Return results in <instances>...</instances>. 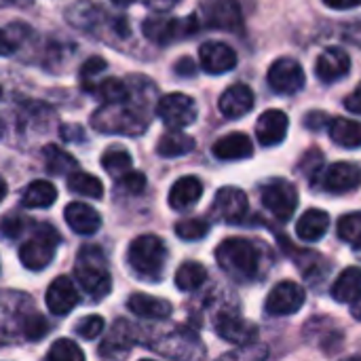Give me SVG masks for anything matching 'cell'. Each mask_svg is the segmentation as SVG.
Masks as SVG:
<instances>
[{
	"label": "cell",
	"instance_id": "11",
	"mask_svg": "<svg viewBox=\"0 0 361 361\" xmlns=\"http://www.w3.org/2000/svg\"><path fill=\"white\" fill-rule=\"evenodd\" d=\"M307 300V294L302 290V286L294 283V281H279L271 294L264 300V311L271 317H286V315H294L302 309Z\"/></svg>",
	"mask_w": 361,
	"mask_h": 361
},
{
	"label": "cell",
	"instance_id": "5",
	"mask_svg": "<svg viewBox=\"0 0 361 361\" xmlns=\"http://www.w3.org/2000/svg\"><path fill=\"white\" fill-rule=\"evenodd\" d=\"M61 237L59 233L42 222L34 228V235L19 247V260L25 269L30 271H42L51 264L55 252H57V245H59Z\"/></svg>",
	"mask_w": 361,
	"mask_h": 361
},
{
	"label": "cell",
	"instance_id": "38",
	"mask_svg": "<svg viewBox=\"0 0 361 361\" xmlns=\"http://www.w3.org/2000/svg\"><path fill=\"white\" fill-rule=\"evenodd\" d=\"M47 360L53 361H82L85 353L78 345H74L68 338H59L53 343V347L47 351Z\"/></svg>",
	"mask_w": 361,
	"mask_h": 361
},
{
	"label": "cell",
	"instance_id": "35",
	"mask_svg": "<svg viewBox=\"0 0 361 361\" xmlns=\"http://www.w3.org/2000/svg\"><path fill=\"white\" fill-rule=\"evenodd\" d=\"M102 167L106 169L108 176H112L114 180H121L125 173L131 171V154L121 146L108 148L102 154Z\"/></svg>",
	"mask_w": 361,
	"mask_h": 361
},
{
	"label": "cell",
	"instance_id": "12",
	"mask_svg": "<svg viewBox=\"0 0 361 361\" xmlns=\"http://www.w3.org/2000/svg\"><path fill=\"white\" fill-rule=\"evenodd\" d=\"M247 209H250L247 195L241 188L224 186L216 192L209 214H212V218L222 220L226 224H239L245 220Z\"/></svg>",
	"mask_w": 361,
	"mask_h": 361
},
{
	"label": "cell",
	"instance_id": "3",
	"mask_svg": "<svg viewBox=\"0 0 361 361\" xmlns=\"http://www.w3.org/2000/svg\"><path fill=\"white\" fill-rule=\"evenodd\" d=\"M74 275L80 283V288L85 290V294L97 302L102 298H106L112 290V277H110V269L106 262V256L102 254L99 247L93 245H85L74 262Z\"/></svg>",
	"mask_w": 361,
	"mask_h": 361
},
{
	"label": "cell",
	"instance_id": "21",
	"mask_svg": "<svg viewBox=\"0 0 361 361\" xmlns=\"http://www.w3.org/2000/svg\"><path fill=\"white\" fill-rule=\"evenodd\" d=\"M254 91L243 85V82H237V85H231L222 95H220V112L226 116V118H241L245 116L252 108H254Z\"/></svg>",
	"mask_w": 361,
	"mask_h": 361
},
{
	"label": "cell",
	"instance_id": "23",
	"mask_svg": "<svg viewBox=\"0 0 361 361\" xmlns=\"http://www.w3.org/2000/svg\"><path fill=\"white\" fill-rule=\"evenodd\" d=\"M127 309L142 317V319H157V322H163V319H169L171 313H173V307L171 302L163 300V298H154V296H148V294H131L129 300H127Z\"/></svg>",
	"mask_w": 361,
	"mask_h": 361
},
{
	"label": "cell",
	"instance_id": "41",
	"mask_svg": "<svg viewBox=\"0 0 361 361\" xmlns=\"http://www.w3.org/2000/svg\"><path fill=\"white\" fill-rule=\"evenodd\" d=\"M104 317H99V315H89V317H85V319H80L78 324H76V334L80 336V338H85V341H95L102 332H104Z\"/></svg>",
	"mask_w": 361,
	"mask_h": 361
},
{
	"label": "cell",
	"instance_id": "52",
	"mask_svg": "<svg viewBox=\"0 0 361 361\" xmlns=\"http://www.w3.org/2000/svg\"><path fill=\"white\" fill-rule=\"evenodd\" d=\"M110 2H114L116 6H127V4H131V2H135V0H110Z\"/></svg>",
	"mask_w": 361,
	"mask_h": 361
},
{
	"label": "cell",
	"instance_id": "13",
	"mask_svg": "<svg viewBox=\"0 0 361 361\" xmlns=\"http://www.w3.org/2000/svg\"><path fill=\"white\" fill-rule=\"evenodd\" d=\"M140 330L137 326H131L127 319H116L114 326L108 330V334L104 336L97 353L102 357L108 360H116V357H125L140 341Z\"/></svg>",
	"mask_w": 361,
	"mask_h": 361
},
{
	"label": "cell",
	"instance_id": "28",
	"mask_svg": "<svg viewBox=\"0 0 361 361\" xmlns=\"http://www.w3.org/2000/svg\"><path fill=\"white\" fill-rule=\"evenodd\" d=\"M328 226H330V216L322 209H309L305 212V216L298 220L296 224V235L307 241V243H313V241H319L326 233H328Z\"/></svg>",
	"mask_w": 361,
	"mask_h": 361
},
{
	"label": "cell",
	"instance_id": "9",
	"mask_svg": "<svg viewBox=\"0 0 361 361\" xmlns=\"http://www.w3.org/2000/svg\"><path fill=\"white\" fill-rule=\"evenodd\" d=\"M157 114L169 129H184L197 121V104L186 93H169L159 99Z\"/></svg>",
	"mask_w": 361,
	"mask_h": 361
},
{
	"label": "cell",
	"instance_id": "39",
	"mask_svg": "<svg viewBox=\"0 0 361 361\" xmlns=\"http://www.w3.org/2000/svg\"><path fill=\"white\" fill-rule=\"evenodd\" d=\"M207 233H209V224L201 218H188L176 224V235L184 241H199Z\"/></svg>",
	"mask_w": 361,
	"mask_h": 361
},
{
	"label": "cell",
	"instance_id": "18",
	"mask_svg": "<svg viewBox=\"0 0 361 361\" xmlns=\"http://www.w3.org/2000/svg\"><path fill=\"white\" fill-rule=\"evenodd\" d=\"M351 70V57L341 47H328L315 61V74L322 82L343 80Z\"/></svg>",
	"mask_w": 361,
	"mask_h": 361
},
{
	"label": "cell",
	"instance_id": "1",
	"mask_svg": "<svg viewBox=\"0 0 361 361\" xmlns=\"http://www.w3.org/2000/svg\"><path fill=\"white\" fill-rule=\"evenodd\" d=\"M127 82L131 89L129 99L118 104H102L91 116V125L99 133H112V135H142L148 129V108L146 97L154 95V87L142 76H131Z\"/></svg>",
	"mask_w": 361,
	"mask_h": 361
},
{
	"label": "cell",
	"instance_id": "40",
	"mask_svg": "<svg viewBox=\"0 0 361 361\" xmlns=\"http://www.w3.org/2000/svg\"><path fill=\"white\" fill-rule=\"evenodd\" d=\"M336 233L343 241H357L361 237V212H353V214H347L338 220V226H336Z\"/></svg>",
	"mask_w": 361,
	"mask_h": 361
},
{
	"label": "cell",
	"instance_id": "2",
	"mask_svg": "<svg viewBox=\"0 0 361 361\" xmlns=\"http://www.w3.org/2000/svg\"><path fill=\"white\" fill-rule=\"evenodd\" d=\"M218 267L237 281H254L262 275L267 264V254L260 241H250L243 237L224 239L216 250Z\"/></svg>",
	"mask_w": 361,
	"mask_h": 361
},
{
	"label": "cell",
	"instance_id": "42",
	"mask_svg": "<svg viewBox=\"0 0 361 361\" xmlns=\"http://www.w3.org/2000/svg\"><path fill=\"white\" fill-rule=\"evenodd\" d=\"M118 188L127 195H140L146 188V178L142 171H129L118 180Z\"/></svg>",
	"mask_w": 361,
	"mask_h": 361
},
{
	"label": "cell",
	"instance_id": "25",
	"mask_svg": "<svg viewBox=\"0 0 361 361\" xmlns=\"http://www.w3.org/2000/svg\"><path fill=\"white\" fill-rule=\"evenodd\" d=\"M201 195H203L201 180L195 178V176H184V178H180L171 186V190H169V205L176 212H186V209H190L201 199Z\"/></svg>",
	"mask_w": 361,
	"mask_h": 361
},
{
	"label": "cell",
	"instance_id": "22",
	"mask_svg": "<svg viewBox=\"0 0 361 361\" xmlns=\"http://www.w3.org/2000/svg\"><path fill=\"white\" fill-rule=\"evenodd\" d=\"M63 218L76 235H95L102 226V216L91 205L78 201L66 205Z\"/></svg>",
	"mask_w": 361,
	"mask_h": 361
},
{
	"label": "cell",
	"instance_id": "15",
	"mask_svg": "<svg viewBox=\"0 0 361 361\" xmlns=\"http://www.w3.org/2000/svg\"><path fill=\"white\" fill-rule=\"evenodd\" d=\"M203 19L209 27L237 32L243 27V17L237 0H209L203 4Z\"/></svg>",
	"mask_w": 361,
	"mask_h": 361
},
{
	"label": "cell",
	"instance_id": "30",
	"mask_svg": "<svg viewBox=\"0 0 361 361\" xmlns=\"http://www.w3.org/2000/svg\"><path fill=\"white\" fill-rule=\"evenodd\" d=\"M57 201V190L51 182L47 180H36L32 182L23 195H21V205L27 209H42V207H51Z\"/></svg>",
	"mask_w": 361,
	"mask_h": 361
},
{
	"label": "cell",
	"instance_id": "17",
	"mask_svg": "<svg viewBox=\"0 0 361 361\" xmlns=\"http://www.w3.org/2000/svg\"><path fill=\"white\" fill-rule=\"evenodd\" d=\"M361 186V169L353 163H334L322 173V188L343 195Z\"/></svg>",
	"mask_w": 361,
	"mask_h": 361
},
{
	"label": "cell",
	"instance_id": "36",
	"mask_svg": "<svg viewBox=\"0 0 361 361\" xmlns=\"http://www.w3.org/2000/svg\"><path fill=\"white\" fill-rule=\"evenodd\" d=\"M17 330L21 332V336H23L25 341L36 343V341H40V338H44V336H47V332H49V324H47V319H44L40 313H36V309L27 307V311L23 313L21 324H19V328H17Z\"/></svg>",
	"mask_w": 361,
	"mask_h": 361
},
{
	"label": "cell",
	"instance_id": "43",
	"mask_svg": "<svg viewBox=\"0 0 361 361\" xmlns=\"http://www.w3.org/2000/svg\"><path fill=\"white\" fill-rule=\"evenodd\" d=\"M322 167H324V154L319 150H309L305 157H302V163H300V169H305V173L313 180L315 176H322Z\"/></svg>",
	"mask_w": 361,
	"mask_h": 361
},
{
	"label": "cell",
	"instance_id": "47",
	"mask_svg": "<svg viewBox=\"0 0 361 361\" xmlns=\"http://www.w3.org/2000/svg\"><path fill=\"white\" fill-rule=\"evenodd\" d=\"M345 108L353 114H361V82L355 87L351 95L345 97Z\"/></svg>",
	"mask_w": 361,
	"mask_h": 361
},
{
	"label": "cell",
	"instance_id": "6",
	"mask_svg": "<svg viewBox=\"0 0 361 361\" xmlns=\"http://www.w3.org/2000/svg\"><path fill=\"white\" fill-rule=\"evenodd\" d=\"M199 19L197 15H188V17H146L142 23V32L148 40L165 47L169 42L182 40L186 36L197 34L199 30Z\"/></svg>",
	"mask_w": 361,
	"mask_h": 361
},
{
	"label": "cell",
	"instance_id": "51",
	"mask_svg": "<svg viewBox=\"0 0 361 361\" xmlns=\"http://www.w3.org/2000/svg\"><path fill=\"white\" fill-rule=\"evenodd\" d=\"M353 317H357V319H361V300H357V302H353Z\"/></svg>",
	"mask_w": 361,
	"mask_h": 361
},
{
	"label": "cell",
	"instance_id": "8",
	"mask_svg": "<svg viewBox=\"0 0 361 361\" xmlns=\"http://www.w3.org/2000/svg\"><path fill=\"white\" fill-rule=\"evenodd\" d=\"M262 205L279 220L288 222L298 207V190L288 180H271L262 186Z\"/></svg>",
	"mask_w": 361,
	"mask_h": 361
},
{
	"label": "cell",
	"instance_id": "50",
	"mask_svg": "<svg viewBox=\"0 0 361 361\" xmlns=\"http://www.w3.org/2000/svg\"><path fill=\"white\" fill-rule=\"evenodd\" d=\"M148 6H152V8H157V11H169L171 6H176L180 0H144Z\"/></svg>",
	"mask_w": 361,
	"mask_h": 361
},
{
	"label": "cell",
	"instance_id": "44",
	"mask_svg": "<svg viewBox=\"0 0 361 361\" xmlns=\"http://www.w3.org/2000/svg\"><path fill=\"white\" fill-rule=\"evenodd\" d=\"M30 222L25 220V218H21V216H6L4 220H2V233L8 237V239H17L23 231H25V226H27Z\"/></svg>",
	"mask_w": 361,
	"mask_h": 361
},
{
	"label": "cell",
	"instance_id": "53",
	"mask_svg": "<svg viewBox=\"0 0 361 361\" xmlns=\"http://www.w3.org/2000/svg\"><path fill=\"white\" fill-rule=\"evenodd\" d=\"M355 254H357V256L361 258V237L357 239V241H355Z\"/></svg>",
	"mask_w": 361,
	"mask_h": 361
},
{
	"label": "cell",
	"instance_id": "46",
	"mask_svg": "<svg viewBox=\"0 0 361 361\" xmlns=\"http://www.w3.org/2000/svg\"><path fill=\"white\" fill-rule=\"evenodd\" d=\"M343 36H345V40H347V42L355 44V47H361V19L360 21L349 23V25L345 27Z\"/></svg>",
	"mask_w": 361,
	"mask_h": 361
},
{
	"label": "cell",
	"instance_id": "24",
	"mask_svg": "<svg viewBox=\"0 0 361 361\" xmlns=\"http://www.w3.org/2000/svg\"><path fill=\"white\" fill-rule=\"evenodd\" d=\"M212 152L220 161H243V159H250L254 154V144L245 133L235 131V133L222 135L214 144Z\"/></svg>",
	"mask_w": 361,
	"mask_h": 361
},
{
	"label": "cell",
	"instance_id": "37",
	"mask_svg": "<svg viewBox=\"0 0 361 361\" xmlns=\"http://www.w3.org/2000/svg\"><path fill=\"white\" fill-rule=\"evenodd\" d=\"M106 68H108V63H106V59L104 57H99V55H91L82 66H80V85H82V89L87 91V93H91L93 89H95V85L99 82L97 78H99V74L102 72H106Z\"/></svg>",
	"mask_w": 361,
	"mask_h": 361
},
{
	"label": "cell",
	"instance_id": "14",
	"mask_svg": "<svg viewBox=\"0 0 361 361\" xmlns=\"http://www.w3.org/2000/svg\"><path fill=\"white\" fill-rule=\"evenodd\" d=\"M216 332L220 338L237 347H252L258 338V328L235 313H220L216 319Z\"/></svg>",
	"mask_w": 361,
	"mask_h": 361
},
{
	"label": "cell",
	"instance_id": "45",
	"mask_svg": "<svg viewBox=\"0 0 361 361\" xmlns=\"http://www.w3.org/2000/svg\"><path fill=\"white\" fill-rule=\"evenodd\" d=\"M330 121H332V118H330L328 114H324L322 110H313V112H309V114L305 116V125H307L311 131H319V129L328 127Z\"/></svg>",
	"mask_w": 361,
	"mask_h": 361
},
{
	"label": "cell",
	"instance_id": "20",
	"mask_svg": "<svg viewBox=\"0 0 361 361\" xmlns=\"http://www.w3.org/2000/svg\"><path fill=\"white\" fill-rule=\"evenodd\" d=\"M78 292L68 275H59L47 290V307L53 315L63 317L78 305Z\"/></svg>",
	"mask_w": 361,
	"mask_h": 361
},
{
	"label": "cell",
	"instance_id": "19",
	"mask_svg": "<svg viewBox=\"0 0 361 361\" xmlns=\"http://www.w3.org/2000/svg\"><path fill=\"white\" fill-rule=\"evenodd\" d=\"M290 129V118L281 110H267L256 123V137L262 146H279Z\"/></svg>",
	"mask_w": 361,
	"mask_h": 361
},
{
	"label": "cell",
	"instance_id": "33",
	"mask_svg": "<svg viewBox=\"0 0 361 361\" xmlns=\"http://www.w3.org/2000/svg\"><path fill=\"white\" fill-rule=\"evenodd\" d=\"M91 95L99 97L102 104H118V102H125L129 99L131 95V89H129V82L127 80H118V78H102L95 89L91 91Z\"/></svg>",
	"mask_w": 361,
	"mask_h": 361
},
{
	"label": "cell",
	"instance_id": "34",
	"mask_svg": "<svg viewBox=\"0 0 361 361\" xmlns=\"http://www.w3.org/2000/svg\"><path fill=\"white\" fill-rule=\"evenodd\" d=\"M66 184H68V190L74 192V195L89 197V199H102L104 197V184L95 176H91V173L74 171L66 180Z\"/></svg>",
	"mask_w": 361,
	"mask_h": 361
},
{
	"label": "cell",
	"instance_id": "49",
	"mask_svg": "<svg viewBox=\"0 0 361 361\" xmlns=\"http://www.w3.org/2000/svg\"><path fill=\"white\" fill-rule=\"evenodd\" d=\"M176 72L180 76H192L195 74V63L190 61V57H182L178 63H176Z\"/></svg>",
	"mask_w": 361,
	"mask_h": 361
},
{
	"label": "cell",
	"instance_id": "31",
	"mask_svg": "<svg viewBox=\"0 0 361 361\" xmlns=\"http://www.w3.org/2000/svg\"><path fill=\"white\" fill-rule=\"evenodd\" d=\"M42 157H44V167L49 173L53 176H68L72 171H76L78 163L74 161V157H70L66 150H61L55 144H47L42 148Z\"/></svg>",
	"mask_w": 361,
	"mask_h": 361
},
{
	"label": "cell",
	"instance_id": "16",
	"mask_svg": "<svg viewBox=\"0 0 361 361\" xmlns=\"http://www.w3.org/2000/svg\"><path fill=\"white\" fill-rule=\"evenodd\" d=\"M199 63L207 74H224L237 66V53L226 42L209 40L199 47Z\"/></svg>",
	"mask_w": 361,
	"mask_h": 361
},
{
	"label": "cell",
	"instance_id": "27",
	"mask_svg": "<svg viewBox=\"0 0 361 361\" xmlns=\"http://www.w3.org/2000/svg\"><path fill=\"white\" fill-rule=\"evenodd\" d=\"M328 133L332 137V142L341 148L347 150H355L361 148V123L351 121V118H332L328 125Z\"/></svg>",
	"mask_w": 361,
	"mask_h": 361
},
{
	"label": "cell",
	"instance_id": "48",
	"mask_svg": "<svg viewBox=\"0 0 361 361\" xmlns=\"http://www.w3.org/2000/svg\"><path fill=\"white\" fill-rule=\"evenodd\" d=\"M324 4L334 8V11H349V8L360 6L361 0H324Z\"/></svg>",
	"mask_w": 361,
	"mask_h": 361
},
{
	"label": "cell",
	"instance_id": "10",
	"mask_svg": "<svg viewBox=\"0 0 361 361\" xmlns=\"http://www.w3.org/2000/svg\"><path fill=\"white\" fill-rule=\"evenodd\" d=\"M267 80L271 89L279 95H296L307 82L302 66L292 57H279L277 61H273Z\"/></svg>",
	"mask_w": 361,
	"mask_h": 361
},
{
	"label": "cell",
	"instance_id": "26",
	"mask_svg": "<svg viewBox=\"0 0 361 361\" xmlns=\"http://www.w3.org/2000/svg\"><path fill=\"white\" fill-rule=\"evenodd\" d=\"M332 298L343 305H353L361 300V269L360 267H349L345 269L334 286H332Z\"/></svg>",
	"mask_w": 361,
	"mask_h": 361
},
{
	"label": "cell",
	"instance_id": "4",
	"mask_svg": "<svg viewBox=\"0 0 361 361\" xmlns=\"http://www.w3.org/2000/svg\"><path fill=\"white\" fill-rule=\"evenodd\" d=\"M127 260L131 271L140 279L159 281L167 260V247L157 235H140L131 241L127 250Z\"/></svg>",
	"mask_w": 361,
	"mask_h": 361
},
{
	"label": "cell",
	"instance_id": "7",
	"mask_svg": "<svg viewBox=\"0 0 361 361\" xmlns=\"http://www.w3.org/2000/svg\"><path fill=\"white\" fill-rule=\"evenodd\" d=\"M150 349L165 357H176V360H197L205 355V347L201 345L199 336L188 330V328H176L171 334H163L159 338L146 341Z\"/></svg>",
	"mask_w": 361,
	"mask_h": 361
},
{
	"label": "cell",
	"instance_id": "29",
	"mask_svg": "<svg viewBox=\"0 0 361 361\" xmlns=\"http://www.w3.org/2000/svg\"><path fill=\"white\" fill-rule=\"evenodd\" d=\"M192 150H195V137L180 131V129H173V131L161 135L159 144H157V152L165 159L182 157V154H188Z\"/></svg>",
	"mask_w": 361,
	"mask_h": 361
},
{
	"label": "cell",
	"instance_id": "32",
	"mask_svg": "<svg viewBox=\"0 0 361 361\" xmlns=\"http://www.w3.org/2000/svg\"><path fill=\"white\" fill-rule=\"evenodd\" d=\"M207 281V269L199 262H184L176 271V286L182 292H197Z\"/></svg>",
	"mask_w": 361,
	"mask_h": 361
}]
</instances>
